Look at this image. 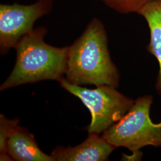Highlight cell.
I'll return each mask as SVG.
<instances>
[{"mask_svg":"<svg viewBox=\"0 0 161 161\" xmlns=\"http://www.w3.org/2000/svg\"><path fill=\"white\" fill-rule=\"evenodd\" d=\"M152 96L139 97L121 119L103 132V137L116 147H124L138 153L146 146L161 147V122L150 118Z\"/></svg>","mask_w":161,"mask_h":161,"instance_id":"cell-3","label":"cell"},{"mask_svg":"<svg viewBox=\"0 0 161 161\" xmlns=\"http://www.w3.org/2000/svg\"><path fill=\"white\" fill-rule=\"evenodd\" d=\"M47 30L34 29L14 47L16 60L12 73L0 86L3 91L25 84L44 80L60 82L67 69L68 47L52 46L44 41Z\"/></svg>","mask_w":161,"mask_h":161,"instance_id":"cell-2","label":"cell"},{"mask_svg":"<svg viewBox=\"0 0 161 161\" xmlns=\"http://www.w3.org/2000/svg\"><path fill=\"white\" fill-rule=\"evenodd\" d=\"M137 14L144 18L149 28L150 38L147 50L155 57L159 64L158 87L161 92V0L146 5Z\"/></svg>","mask_w":161,"mask_h":161,"instance_id":"cell-8","label":"cell"},{"mask_svg":"<svg viewBox=\"0 0 161 161\" xmlns=\"http://www.w3.org/2000/svg\"><path fill=\"white\" fill-rule=\"evenodd\" d=\"M18 119H8L3 115H0V154L7 153L6 146L13 130L18 126Z\"/></svg>","mask_w":161,"mask_h":161,"instance_id":"cell-10","label":"cell"},{"mask_svg":"<svg viewBox=\"0 0 161 161\" xmlns=\"http://www.w3.org/2000/svg\"><path fill=\"white\" fill-rule=\"evenodd\" d=\"M114 11L121 14L137 13L144 6L158 0H100Z\"/></svg>","mask_w":161,"mask_h":161,"instance_id":"cell-9","label":"cell"},{"mask_svg":"<svg viewBox=\"0 0 161 161\" xmlns=\"http://www.w3.org/2000/svg\"><path fill=\"white\" fill-rule=\"evenodd\" d=\"M116 147L103 136L88 134L86 140L75 147L58 146L52 152L54 161H104Z\"/></svg>","mask_w":161,"mask_h":161,"instance_id":"cell-6","label":"cell"},{"mask_svg":"<svg viewBox=\"0 0 161 161\" xmlns=\"http://www.w3.org/2000/svg\"><path fill=\"white\" fill-rule=\"evenodd\" d=\"M64 78L77 86H119V71L110 58L104 25L97 18H93L68 47Z\"/></svg>","mask_w":161,"mask_h":161,"instance_id":"cell-1","label":"cell"},{"mask_svg":"<svg viewBox=\"0 0 161 161\" xmlns=\"http://www.w3.org/2000/svg\"><path fill=\"white\" fill-rule=\"evenodd\" d=\"M65 90L80 98L92 115L88 134H100L121 119L134 101L118 92L114 86H102L88 89L69 83L64 78L60 82Z\"/></svg>","mask_w":161,"mask_h":161,"instance_id":"cell-4","label":"cell"},{"mask_svg":"<svg viewBox=\"0 0 161 161\" xmlns=\"http://www.w3.org/2000/svg\"><path fill=\"white\" fill-rule=\"evenodd\" d=\"M53 0H38L32 4L0 5V52L4 55L32 31L35 22L52 12Z\"/></svg>","mask_w":161,"mask_h":161,"instance_id":"cell-5","label":"cell"},{"mask_svg":"<svg viewBox=\"0 0 161 161\" xmlns=\"http://www.w3.org/2000/svg\"><path fill=\"white\" fill-rule=\"evenodd\" d=\"M6 152L14 161H54L38 147L33 134L19 125L8 138Z\"/></svg>","mask_w":161,"mask_h":161,"instance_id":"cell-7","label":"cell"}]
</instances>
